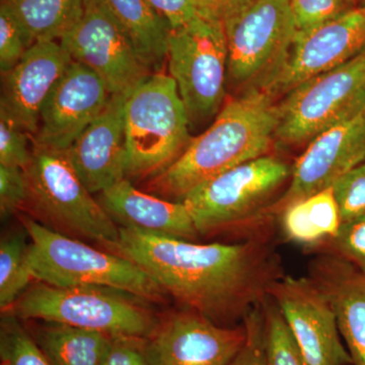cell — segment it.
<instances>
[{"label": "cell", "instance_id": "1", "mask_svg": "<svg viewBox=\"0 0 365 365\" xmlns=\"http://www.w3.org/2000/svg\"><path fill=\"white\" fill-rule=\"evenodd\" d=\"M105 250L135 263L184 309L222 326L242 324L285 275L272 234L197 244L119 227V240Z\"/></svg>", "mask_w": 365, "mask_h": 365}, {"label": "cell", "instance_id": "2", "mask_svg": "<svg viewBox=\"0 0 365 365\" xmlns=\"http://www.w3.org/2000/svg\"><path fill=\"white\" fill-rule=\"evenodd\" d=\"M272 97L263 88H249L223 106L215 121L192 138L176 162L144 182L143 191L182 202L203 182L268 155L278 125V105Z\"/></svg>", "mask_w": 365, "mask_h": 365}, {"label": "cell", "instance_id": "3", "mask_svg": "<svg viewBox=\"0 0 365 365\" xmlns=\"http://www.w3.org/2000/svg\"><path fill=\"white\" fill-rule=\"evenodd\" d=\"M292 170L280 158L264 155L203 182L182 202L200 237L247 240L272 234L273 198L289 181Z\"/></svg>", "mask_w": 365, "mask_h": 365}, {"label": "cell", "instance_id": "4", "mask_svg": "<svg viewBox=\"0 0 365 365\" xmlns=\"http://www.w3.org/2000/svg\"><path fill=\"white\" fill-rule=\"evenodd\" d=\"M30 237L34 279L57 287H98L117 290L150 304H162L168 294L135 263L86 242L66 237L20 215Z\"/></svg>", "mask_w": 365, "mask_h": 365}, {"label": "cell", "instance_id": "5", "mask_svg": "<svg viewBox=\"0 0 365 365\" xmlns=\"http://www.w3.org/2000/svg\"><path fill=\"white\" fill-rule=\"evenodd\" d=\"M28 194L21 215L66 237L105 250L119 240V225L108 215L72 167L66 151L33 143L26 168Z\"/></svg>", "mask_w": 365, "mask_h": 365}, {"label": "cell", "instance_id": "6", "mask_svg": "<svg viewBox=\"0 0 365 365\" xmlns=\"http://www.w3.org/2000/svg\"><path fill=\"white\" fill-rule=\"evenodd\" d=\"M126 179L158 176L181 157L192 140L186 108L174 79L155 72L125 100Z\"/></svg>", "mask_w": 365, "mask_h": 365}, {"label": "cell", "instance_id": "7", "mask_svg": "<svg viewBox=\"0 0 365 365\" xmlns=\"http://www.w3.org/2000/svg\"><path fill=\"white\" fill-rule=\"evenodd\" d=\"M26 292L2 314L20 319L98 331L112 336L151 338L160 319L150 302L133 295L98 287H57L39 282Z\"/></svg>", "mask_w": 365, "mask_h": 365}, {"label": "cell", "instance_id": "8", "mask_svg": "<svg viewBox=\"0 0 365 365\" xmlns=\"http://www.w3.org/2000/svg\"><path fill=\"white\" fill-rule=\"evenodd\" d=\"M365 106V49L345 63L307 79L278 105L275 140L309 143Z\"/></svg>", "mask_w": 365, "mask_h": 365}, {"label": "cell", "instance_id": "9", "mask_svg": "<svg viewBox=\"0 0 365 365\" xmlns=\"http://www.w3.org/2000/svg\"><path fill=\"white\" fill-rule=\"evenodd\" d=\"M169 76L176 83L190 126L215 119L225 98L228 50L222 23L200 18L170 30Z\"/></svg>", "mask_w": 365, "mask_h": 365}, {"label": "cell", "instance_id": "10", "mask_svg": "<svg viewBox=\"0 0 365 365\" xmlns=\"http://www.w3.org/2000/svg\"><path fill=\"white\" fill-rule=\"evenodd\" d=\"M222 25L228 78L237 86L267 88L284 66L297 36L289 0H258Z\"/></svg>", "mask_w": 365, "mask_h": 365}, {"label": "cell", "instance_id": "11", "mask_svg": "<svg viewBox=\"0 0 365 365\" xmlns=\"http://www.w3.org/2000/svg\"><path fill=\"white\" fill-rule=\"evenodd\" d=\"M59 42L73 61L103 79L112 96L127 95L155 73L102 0H85L81 19Z\"/></svg>", "mask_w": 365, "mask_h": 365}, {"label": "cell", "instance_id": "12", "mask_svg": "<svg viewBox=\"0 0 365 365\" xmlns=\"http://www.w3.org/2000/svg\"><path fill=\"white\" fill-rule=\"evenodd\" d=\"M309 365H352L330 302L311 278L284 275L269 289Z\"/></svg>", "mask_w": 365, "mask_h": 365}, {"label": "cell", "instance_id": "13", "mask_svg": "<svg viewBox=\"0 0 365 365\" xmlns=\"http://www.w3.org/2000/svg\"><path fill=\"white\" fill-rule=\"evenodd\" d=\"M365 160V106L322 132L292 165L287 189L273 204L270 216L300 199L330 188L334 182Z\"/></svg>", "mask_w": 365, "mask_h": 365}, {"label": "cell", "instance_id": "14", "mask_svg": "<svg viewBox=\"0 0 365 365\" xmlns=\"http://www.w3.org/2000/svg\"><path fill=\"white\" fill-rule=\"evenodd\" d=\"M365 49V4L325 25L297 33L284 66L271 81V95L288 93L314 76L345 63Z\"/></svg>", "mask_w": 365, "mask_h": 365}, {"label": "cell", "instance_id": "15", "mask_svg": "<svg viewBox=\"0 0 365 365\" xmlns=\"http://www.w3.org/2000/svg\"><path fill=\"white\" fill-rule=\"evenodd\" d=\"M245 340L244 324L217 325L182 309L160 319L150 343L155 365H228Z\"/></svg>", "mask_w": 365, "mask_h": 365}, {"label": "cell", "instance_id": "16", "mask_svg": "<svg viewBox=\"0 0 365 365\" xmlns=\"http://www.w3.org/2000/svg\"><path fill=\"white\" fill-rule=\"evenodd\" d=\"M111 96L98 74L72 60L43 106L33 143L68 150L105 109Z\"/></svg>", "mask_w": 365, "mask_h": 365}, {"label": "cell", "instance_id": "17", "mask_svg": "<svg viewBox=\"0 0 365 365\" xmlns=\"http://www.w3.org/2000/svg\"><path fill=\"white\" fill-rule=\"evenodd\" d=\"M111 96L105 109L66 150L72 167L91 194L126 179L125 100Z\"/></svg>", "mask_w": 365, "mask_h": 365}, {"label": "cell", "instance_id": "18", "mask_svg": "<svg viewBox=\"0 0 365 365\" xmlns=\"http://www.w3.org/2000/svg\"><path fill=\"white\" fill-rule=\"evenodd\" d=\"M72 62L57 41L37 42L21 61L4 74L0 106L9 112L31 136L35 137L46 100Z\"/></svg>", "mask_w": 365, "mask_h": 365}, {"label": "cell", "instance_id": "19", "mask_svg": "<svg viewBox=\"0 0 365 365\" xmlns=\"http://www.w3.org/2000/svg\"><path fill=\"white\" fill-rule=\"evenodd\" d=\"M309 277L326 295L352 365H365V273L336 255L321 252Z\"/></svg>", "mask_w": 365, "mask_h": 365}, {"label": "cell", "instance_id": "20", "mask_svg": "<svg viewBox=\"0 0 365 365\" xmlns=\"http://www.w3.org/2000/svg\"><path fill=\"white\" fill-rule=\"evenodd\" d=\"M103 207L119 227L195 242L199 235L188 208L136 188L122 180L100 193Z\"/></svg>", "mask_w": 365, "mask_h": 365}, {"label": "cell", "instance_id": "21", "mask_svg": "<svg viewBox=\"0 0 365 365\" xmlns=\"http://www.w3.org/2000/svg\"><path fill=\"white\" fill-rule=\"evenodd\" d=\"M277 220L287 242L316 251L334 239L342 225L332 187L289 204Z\"/></svg>", "mask_w": 365, "mask_h": 365}, {"label": "cell", "instance_id": "22", "mask_svg": "<svg viewBox=\"0 0 365 365\" xmlns=\"http://www.w3.org/2000/svg\"><path fill=\"white\" fill-rule=\"evenodd\" d=\"M130 36L139 54L153 72H160L168 59L170 26L148 0H102Z\"/></svg>", "mask_w": 365, "mask_h": 365}, {"label": "cell", "instance_id": "23", "mask_svg": "<svg viewBox=\"0 0 365 365\" xmlns=\"http://www.w3.org/2000/svg\"><path fill=\"white\" fill-rule=\"evenodd\" d=\"M44 323L33 337L52 365H102L114 339L98 331Z\"/></svg>", "mask_w": 365, "mask_h": 365}, {"label": "cell", "instance_id": "24", "mask_svg": "<svg viewBox=\"0 0 365 365\" xmlns=\"http://www.w3.org/2000/svg\"><path fill=\"white\" fill-rule=\"evenodd\" d=\"M31 45L61 40L76 26L85 0H4Z\"/></svg>", "mask_w": 365, "mask_h": 365}, {"label": "cell", "instance_id": "25", "mask_svg": "<svg viewBox=\"0 0 365 365\" xmlns=\"http://www.w3.org/2000/svg\"><path fill=\"white\" fill-rule=\"evenodd\" d=\"M24 228V227H23ZM30 237L24 232L2 235L0 241V307L13 306L34 279L31 270Z\"/></svg>", "mask_w": 365, "mask_h": 365}, {"label": "cell", "instance_id": "26", "mask_svg": "<svg viewBox=\"0 0 365 365\" xmlns=\"http://www.w3.org/2000/svg\"><path fill=\"white\" fill-rule=\"evenodd\" d=\"M268 365H309L279 307L268 295L262 304Z\"/></svg>", "mask_w": 365, "mask_h": 365}, {"label": "cell", "instance_id": "27", "mask_svg": "<svg viewBox=\"0 0 365 365\" xmlns=\"http://www.w3.org/2000/svg\"><path fill=\"white\" fill-rule=\"evenodd\" d=\"M0 365H52L20 319L11 314H2L0 322Z\"/></svg>", "mask_w": 365, "mask_h": 365}, {"label": "cell", "instance_id": "28", "mask_svg": "<svg viewBox=\"0 0 365 365\" xmlns=\"http://www.w3.org/2000/svg\"><path fill=\"white\" fill-rule=\"evenodd\" d=\"M332 189L342 223L365 217V160L338 178Z\"/></svg>", "mask_w": 365, "mask_h": 365}, {"label": "cell", "instance_id": "29", "mask_svg": "<svg viewBox=\"0 0 365 365\" xmlns=\"http://www.w3.org/2000/svg\"><path fill=\"white\" fill-rule=\"evenodd\" d=\"M29 136L6 108L0 106V165L25 170L32 158Z\"/></svg>", "mask_w": 365, "mask_h": 365}, {"label": "cell", "instance_id": "30", "mask_svg": "<svg viewBox=\"0 0 365 365\" xmlns=\"http://www.w3.org/2000/svg\"><path fill=\"white\" fill-rule=\"evenodd\" d=\"M297 32H307L356 6L354 0H289Z\"/></svg>", "mask_w": 365, "mask_h": 365}, {"label": "cell", "instance_id": "31", "mask_svg": "<svg viewBox=\"0 0 365 365\" xmlns=\"http://www.w3.org/2000/svg\"><path fill=\"white\" fill-rule=\"evenodd\" d=\"M23 29L4 0L0 6V71H11L31 47Z\"/></svg>", "mask_w": 365, "mask_h": 365}, {"label": "cell", "instance_id": "32", "mask_svg": "<svg viewBox=\"0 0 365 365\" xmlns=\"http://www.w3.org/2000/svg\"><path fill=\"white\" fill-rule=\"evenodd\" d=\"M319 251L336 255L365 273V217L343 222L336 237Z\"/></svg>", "mask_w": 365, "mask_h": 365}, {"label": "cell", "instance_id": "33", "mask_svg": "<svg viewBox=\"0 0 365 365\" xmlns=\"http://www.w3.org/2000/svg\"><path fill=\"white\" fill-rule=\"evenodd\" d=\"M262 304L252 309L242 322L246 329V340L228 365H268Z\"/></svg>", "mask_w": 365, "mask_h": 365}, {"label": "cell", "instance_id": "34", "mask_svg": "<svg viewBox=\"0 0 365 365\" xmlns=\"http://www.w3.org/2000/svg\"><path fill=\"white\" fill-rule=\"evenodd\" d=\"M102 365H155L150 338L114 336Z\"/></svg>", "mask_w": 365, "mask_h": 365}, {"label": "cell", "instance_id": "35", "mask_svg": "<svg viewBox=\"0 0 365 365\" xmlns=\"http://www.w3.org/2000/svg\"><path fill=\"white\" fill-rule=\"evenodd\" d=\"M28 186L25 170L0 165V215L6 218L21 212L26 200Z\"/></svg>", "mask_w": 365, "mask_h": 365}, {"label": "cell", "instance_id": "36", "mask_svg": "<svg viewBox=\"0 0 365 365\" xmlns=\"http://www.w3.org/2000/svg\"><path fill=\"white\" fill-rule=\"evenodd\" d=\"M148 2L169 24L172 30L189 25L201 16L195 0H148Z\"/></svg>", "mask_w": 365, "mask_h": 365}, {"label": "cell", "instance_id": "37", "mask_svg": "<svg viewBox=\"0 0 365 365\" xmlns=\"http://www.w3.org/2000/svg\"><path fill=\"white\" fill-rule=\"evenodd\" d=\"M258 0H195L199 14L206 20L225 23L253 6Z\"/></svg>", "mask_w": 365, "mask_h": 365}, {"label": "cell", "instance_id": "38", "mask_svg": "<svg viewBox=\"0 0 365 365\" xmlns=\"http://www.w3.org/2000/svg\"><path fill=\"white\" fill-rule=\"evenodd\" d=\"M356 6H361V4H365V0H354Z\"/></svg>", "mask_w": 365, "mask_h": 365}]
</instances>
